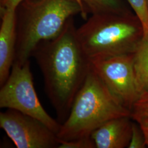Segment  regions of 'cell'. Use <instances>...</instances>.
<instances>
[{
  "label": "cell",
  "instance_id": "1",
  "mask_svg": "<svg viewBox=\"0 0 148 148\" xmlns=\"http://www.w3.org/2000/svg\"><path fill=\"white\" fill-rule=\"evenodd\" d=\"M32 57L41 70L46 95L62 124L91 68L79 45L73 17L57 36L39 43Z\"/></svg>",
  "mask_w": 148,
  "mask_h": 148
},
{
  "label": "cell",
  "instance_id": "17",
  "mask_svg": "<svg viewBox=\"0 0 148 148\" xmlns=\"http://www.w3.org/2000/svg\"><path fill=\"white\" fill-rule=\"evenodd\" d=\"M147 7H148V0H147Z\"/></svg>",
  "mask_w": 148,
  "mask_h": 148
},
{
  "label": "cell",
  "instance_id": "7",
  "mask_svg": "<svg viewBox=\"0 0 148 148\" xmlns=\"http://www.w3.org/2000/svg\"><path fill=\"white\" fill-rule=\"evenodd\" d=\"M0 127L16 148H57L60 144L57 134L42 122L16 110L1 112Z\"/></svg>",
  "mask_w": 148,
  "mask_h": 148
},
{
  "label": "cell",
  "instance_id": "9",
  "mask_svg": "<svg viewBox=\"0 0 148 148\" xmlns=\"http://www.w3.org/2000/svg\"><path fill=\"white\" fill-rule=\"evenodd\" d=\"M133 123L131 116L117 117L106 122L91 134L95 148H128Z\"/></svg>",
  "mask_w": 148,
  "mask_h": 148
},
{
  "label": "cell",
  "instance_id": "6",
  "mask_svg": "<svg viewBox=\"0 0 148 148\" xmlns=\"http://www.w3.org/2000/svg\"><path fill=\"white\" fill-rule=\"evenodd\" d=\"M133 62L134 53L90 60L92 68L101 81L131 111L140 95Z\"/></svg>",
  "mask_w": 148,
  "mask_h": 148
},
{
  "label": "cell",
  "instance_id": "3",
  "mask_svg": "<svg viewBox=\"0 0 148 148\" xmlns=\"http://www.w3.org/2000/svg\"><path fill=\"white\" fill-rule=\"evenodd\" d=\"M79 45L90 60L134 53L144 37L142 22L130 10L93 14L76 28Z\"/></svg>",
  "mask_w": 148,
  "mask_h": 148
},
{
  "label": "cell",
  "instance_id": "15",
  "mask_svg": "<svg viewBox=\"0 0 148 148\" xmlns=\"http://www.w3.org/2000/svg\"><path fill=\"white\" fill-rule=\"evenodd\" d=\"M147 147L143 131L137 122L133 121L132 133L128 148H145Z\"/></svg>",
  "mask_w": 148,
  "mask_h": 148
},
{
  "label": "cell",
  "instance_id": "18",
  "mask_svg": "<svg viewBox=\"0 0 148 148\" xmlns=\"http://www.w3.org/2000/svg\"><path fill=\"white\" fill-rule=\"evenodd\" d=\"M3 1V0H1V1Z\"/></svg>",
  "mask_w": 148,
  "mask_h": 148
},
{
  "label": "cell",
  "instance_id": "13",
  "mask_svg": "<svg viewBox=\"0 0 148 148\" xmlns=\"http://www.w3.org/2000/svg\"><path fill=\"white\" fill-rule=\"evenodd\" d=\"M133 12L142 22L144 36L148 37V10L147 0H126Z\"/></svg>",
  "mask_w": 148,
  "mask_h": 148
},
{
  "label": "cell",
  "instance_id": "2",
  "mask_svg": "<svg viewBox=\"0 0 148 148\" xmlns=\"http://www.w3.org/2000/svg\"><path fill=\"white\" fill-rule=\"evenodd\" d=\"M87 11L81 0H23L16 8V43L14 62L30 60L37 45L57 36L69 19Z\"/></svg>",
  "mask_w": 148,
  "mask_h": 148
},
{
  "label": "cell",
  "instance_id": "8",
  "mask_svg": "<svg viewBox=\"0 0 148 148\" xmlns=\"http://www.w3.org/2000/svg\"><path fill=\"white\" fill-rule=\"evenodd\" d=\"M0 86L8 77L14 62L17 38L16 8L1 11Z\"/></svg>",
  "mask_w": 148,
  "mask_h": 148
},
{
  "label": "cell",
  "instance_id": "5",
  "mask_svg": "<svg viewBox=\"0 0 148 148\" xmlns=\"http://www.w3.org/2000/svg\"><path fill=\"white\" fill-rule=\"evenodd\" d=\"M0 108L20 111L34 117L57 134L61 123L51 116L40 103L35 90L30 61L14 62L11 73L0 89Z\"/></svg>",
  "mask_w": 148,
  "mask_h": 148
},
{
  "label": "cell",
  "instance_id": "12",
  "mask_svg": "<svg viewBox=\"0 0 148 148\" xmlns=\"http://www.w3.org/2000/svg\"><path fill=\"white\" fill-rule=\"evenodd\" d=\"M131 117L142 130L148 148V91L142 93L134 104Z\"/></svg>",
  "mask_w": 148,
  "mask_h": 148
},
{
  "label": "cell",
  "instance_id": "10",
  "mask_svg": "<svg viewBox=\"0 0 148 148\" xmlns=\"http://www.w3.org/2000/svg\"><path fill=\"white\" fill-rule=\"evenodd\" d=\"M134 70L140 95L148 91V37H143L134 53Z\"/></svg>",
  "mask_w": 148,
  "mask_h": 148
},
{
  "label": "cell",
  "instance_id": "16",
  "mask_svg": "<svg viewBox=\"0 0 148 148\" xmlns=\"http://www.w3.org/2000/svg\"><path fill=\"white\" fill-rule=\"evenodd\" d=\"M22 1L23 0H3L1 1V11L10 8H16Z\"/></svg>",
  "mask_w": 148,
  "mask_h": 148
},
{
  "label": "cell",
  "instance_id": "11",
  "mask_svg": "<svg viewBox=\"0 0 148 148\" xmlns=\"http://www.w3.org/2000/svg\"><path fill=\"white\" fill-rule=\"evenodd\" d=\"M92 15L119 13L130 10L122 0H81Z\"/></svg>",
  "mask_w": 148,
  "mask_h": 148
},
{
  "label": "cell",
  "instance_id": "14",
  "mask_svg": "<svg viewBox=\"0 0 148 148\" xmlns=\"http://www.w3.org/2000/svg\"><path fill=\"white\" fill-rule=\"evenodd\" d=\"M58 148H96L90 136L81 138L70 141L60 140Z\"/></svg>",
  "mask_w": 148,
  "mask_h": 148
},
{
  "label": "cell",
  "instance_id": "4",
  "mask_svg": "<svg viewBox=\"0 0 148 148\" xmlns=\"http://www.w3.org/2000/svg\"><path fill=\"white\" fill-rule=\"evenodd\" d=\"M123 116H131V111L111 93L91 65L57 136L62 141L90 136L106 122Z\"/></svg>",
  "mask_w": 148,
  "mask_h": 148
}]
</instances>
